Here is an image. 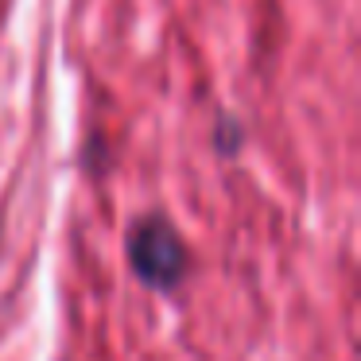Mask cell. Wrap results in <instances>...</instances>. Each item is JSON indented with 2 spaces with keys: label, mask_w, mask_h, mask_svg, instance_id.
Segmentation results:
<instances>
[{
  "label": "cell",
  "mask_w": 361,
  "mask_h": 361,
  "mask_svg": "<svg viewBox=\"0 0 361 361\" xmlns=\"http://www.w3.org/2000/svg\"><path fill=\"white\" fill-rule=\"evenodd\" d=\"M128 260H133V272L159 291L179 288L183 276H187V245H183L179 229L167 218H159V214L140 218L133 226V233H128Z\"/></svg>",
  "instance_id": "cell-1"
},
{
  "label": "cell",
  "mask_w": 361,
  "mask_h": 361,
  "mask_svg": "<svg viewBox=\"0 0 361 361\" xmlns=\"http://www.w3.org/2000/svg\"><path fill=\"white\" fill-rule=\"evenodd\" d=\"M237 148H241V125H237L233 117H221L218 121V152L233 156Z\"/></svg>",
  "instance_id": "cell-2"
}]
</instances>
